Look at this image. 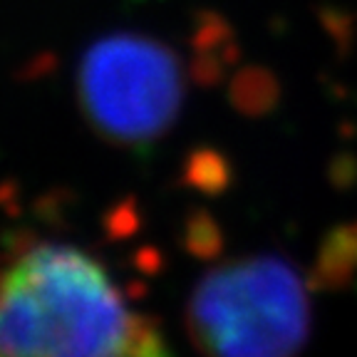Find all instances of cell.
Returning a JSON list of instances; mask_svg holds the SVG:
<instances>
[{
    "instance_id": "cell-1",
    "label": "cell",
    "mask_w": 357,
    "mask_h": 357,
    "mask_svg": "<svg viewBox=\"0 0 357 357\" xmlns=\"http://www.w3.org/2000/svg\"><path fill=\"white\" fill-rule=\"evenodd\" d=\"M162 333L107 268L70 243H35L0 271V355L154 357Z\"/></svg>"
},
{
    "instance_id": "cell-2",
    "label": "cell",
    "mask_w": 357,
    "mask_h": 357,
    "mask_svg": "<svg viewBox=\"0 0 357 357\" xmlns=\"http://www.w3.org/2000/svg\"><path fill=\"white\" fill-rule=\"evenodd\" d=\"M310 293L293 263L245 256L211 268L186 305L196 347L211 355H290L310 335Z\"/></svg>"
},
{
    "instance_id": "cell-3",
    "label": "cell",
    "mask_w": 357,
    "mask_h": 357,
    "mask_svg": "<svg viewBox=\"0 0 357 357\" xmlns=\"http://www.w3.org/2000/svg\"><path fill=\"white\" fill-rule=\"evenodd\" d=\"M79 107L105 139L149 144L178 117L186 73L164 40L114 33L89 45L79 62Z\"/></svg>"
}]
</instances>
